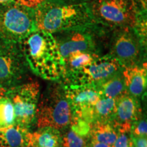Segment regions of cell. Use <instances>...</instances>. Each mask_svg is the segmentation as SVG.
Segmentation results:
<instances>
[{
    "instance_id": "cell-1",
    "label": "cell",
    "mask_w": 147,
    "mask_h": 147,
    "mask_svg": "<svg viewBox=\"0 0 147 147\" xmlns=\"http://www.w3.org/2000/svg\"><path fill=\"white\" fill-rule=\"evenodd\" d=\"M19 45L27 65L35 74L50 81L61 80L64 61L52 34L36 29Z\"/></svg>"
},
{
    "instance_id": "cell-2",
    "label": "cell",
    "mask_w": 147,
    "mask_h": 147,
    "mask_svg": "<svg viewBox=\"0 0 147 147\" xmlns=\"http://www.w3.org/2000/svg\"><path fill=\"white\" fill-rule=\"evenodd\" d=\"M36 29L51 34L97 23L89 2L60 4L44 1L34 10Z\"/></svg>"
},
{
    "instance_id": "cell-3",
    "label": "cell",
    "mask_w": 147,
    "mask_h": 147,
    "mask_svg": "<svg viewBox=\"0 0 147 147\" xmlns=\"http://www.w3.org/2000/svg\"><path fill=\"white\" fill-rule=\"evenodd\" d=\"M73 115L63 84L49 86L40 97L36 113L38 128L52 127L62 131L72 121Z\"/></svg>"
},
{
    "instance_id": "cell-4",
    "label": "cell",
    "mask_w": 147,
    "mask_h": 147,
    "mask_svg": "<svg viewBox=\"0 0 147 147\" xmlns=\"http://www.w3.org/2000/svg\"><path fill=\"white\" fill-rule=\"evenodd\" d=\"M112 30L94 23L53 34L64 59L71 53L84 51L100 55Z\"/></svg>"
},
{
    "instance_id": "cell-5",
    "label": "cell",
    "mask_w": 147,
    "mask_h": 147,
    "mask_svg": "<svg viewBox=\"0 0 147 147\" xmlns=\"http://www.w3.org/2000/svg\"><path fill=\"white\" fill-rule=\"evenodd\" d=\"M36 29L34 10L14 1L0 5V41L19 44Z\"/></svg>"
},
{
    "instance_id": "cell-6",
    "label": "cell",
    "mask_w": 147,
    "mask_h": 147,
    "mask_svg": "<svg viewBox=\"0 0 147 147\" xmlns=\"http://www.w3.org/2000/svg\"><path fill=\"white\" fill-rule=\"evenodd\" d=\"M109 38V54L117 59L123 68L145 63L146 47L133 27L114 29Z\"/></svg>"
},
{
    "instance_id": "cell-7",
    "label": "cell",
    "mask_w": 147,
    "mask_h": 147,
    "mask_svg": "<svg viewBox=\"0 0 147 147\" xmlns=\"http://www.w3.org/2000/svg\"><path fill=\"white\" fill-rule=\"evenodd\" d=\"M90 8L95 21L113 30L135 25V14L131 0H91Z\"/></svg>"
},
{
    "instance_id": "cell-8",
    "label": "cell",
    "mask_w": 147,
    "mask_h": 147,
    "mask_svg": "<svg viewBox=\"0 0 147 147\" xmlns=\"http://www.w3.org/2000/svg\"><path fill=\"white\" fill-rule=\"evenodd\" d=\"M5 96L13 105L16 123L30 128L36 122L40 84L38 82L18 84L7 89Z\"/></svg>"
},
{
    "instance_id": "cell-9",
    "label": "cell",
    "mask_w": 147,
    "mask_h": 147,
    "mask_svg": "<svg viewBox=\"0 0 147 147\" xmlns=\"http://www.w3.org/2000/svg\"><path fill=\"white\" fill-rule=\"evenodd\" d=\"M123 69L109 53L99 57L81 69L65 74L62 78L65 85H97Z\"/></svg>"
},
{
    "instance_id": "cell-10",
    "label": "cell",
    "mask_w": 147,
    "mask_h": 147,
    "mask_svg": "<svg viewBox=\"0 0 147 147\" xmlns=\"http://www.w3.org/2000/svg\"><path fill=\"white\" fill-rule=\"evenodd\" d=\"M27 66L19 44L0 41V88L7 90L19 84Z\"/></svg>"
},
{
    "instance_id": "cell-11",
    "label": "cell",
    "mask_w": 147,
    "mask_h": 147,
    "mask_svg": "<svg viewBox=\"0 0 147 147\" xmlns=\"http://www.w3.org/2000/svg\"><path fill=\"white\" fill-rule=\"evenodd\" d=\"M63 85L70 105L73 118L91 124V110L100 98L95 85Z\"/></svg>"
},
{
    "instance_id": "cell-12",
    "label": "cell",
    "mask_w": 147,
    "mask_h": 147,
    "mask_svg": "<svg viewBox=\"0 0 147 147\" xmlns=\"http://www.w3.org/2000/svg\"><path fill=\"white\" fill-rule=\"evenodd\" d=\"M142 117L139 99L127 92L116 99L115 112L111 121L119 132H130L133 123Z\"/></svg>"
},
{
    "instance_id": "cell-13",
    "label": "cell",
    "mask_w": 147,
    "mask_h": 147,
    "mask_svg": "<svg viewBox=\"0 0 147 147\" xmlns=\"http://www.w3.org/2000/svg\"><path fill=\"white\" fill-rule=\"evenodd\" d=\"M91 124L73 118L70 125L61 131L62 147H87L91 140Z\"/></svg>"
},
{
    "instance_id": "cell-14",
    "label": "cell",
    "mask_w": 147,
    "mask_h": 147,
    "mask_svg": "<svg viewBox=\"0 0 147 147\" xmlns=\"http://www.w3.org/2000/svg\"><path fill=\"white\" fill-rule=\"evenodd\" d=\"M127 93L137 99L142 96L146 89V63L123 69Z\"/></svg>"
},
{
    "instance_id": "cell-15",
    "label": "cell",
    "mask_w": 147,
    "mask_h": 147,
    "mask_svg": "<svg viewBox=\"0 0 147 147\" xmlns=\"http://www.w3.org/2000/svg\"><path fill=\"white\" fill-rule=\"evenodd\" d=\"M29 129L14 123L0 128V147H30Z\"/></svg>"
},
{
    "instance_id": "cell-16",
    "label": "cell",
    "mask_w": 147,
    "mask_h": 147,
    "mask_svg": "<svg viewBox=\"0 0 147 147\" xmlns=\"http://www.w3.org/2000/svg\"><path fill=\"white\" fill-rule=\"evenodd\" d=\"M30 147H62L61 131L48 127L38 128L31 132Z\"/></svg>"
},
{
    "instance_id": "cell-17",
    "label": "cell",
    "mask_w": 147,
    "mask_h": 147,
    "mask_svg": "<svg viewBox=\"0 0 147 147\" xmlns=\"http://www.w3.org/2000/svg\"><path fill=\"white\" fill-rule=\"evenodd\" d=\"M119 132L112 121L95 122L91 124V140L112 146L118 137Z\"/></svg>"
},
{
    "instance_id": "cell-18",
    "label": "cell",
    "mask_w": 147,
    "mask_h": 147,
    "mask_svg": "<svg viewBox=\"0 0 147 147\" xmlns=\"http://www.w3.org/2000/svg\"><path fill=\"white\" fill-rule=\"evenodd\" d=\"M122 71L95 85L100 97L117 99L127 92Z\"/></svg>"
},
{
    "instance_id": "cell-19",
    "label": "cell",
    "mask_w": 147,
    "mask_h": 147,
    "mask_svg": "<svg viewBox=\"0 0 147 147\" xmlns=\"http://www.w3.org/2000/svg\"><path fill=\"white\" fill-rule=\"evenodd\" d=\"M116 99L100 97L91 112V123L111 121L115 112Z\"/></svg>"
},
{
    "instance_id": "cell-20",
    "label": "cell",
    "mask_w": 147,
    "mask_h": 147,
    "mask_svg": "<svg viewBox=\"0 0 147 147\" xmlns=\"http://www.w3.org/2000/svg\"><path fill=\"white\" fill-rule=\"evenodd\" d=\"M101 55L96 53L84 52V51H76V52L70 53L67 57L63 59V76L65 74L81 69L82 67L89 65L93 61H95Z\"/></svg>"
},
{
    "instance_id": "cell-21",
    "label": "cell",
    "mask_w": 147,
    "mask_h": 147,
    "mask_svg": "<svg viewBox=\"0 0 147 147\" xmlns=\"http://www.w3.org/2000/svg\"><path fill=\"white\" fill-rule=\"evenodd\" d=\"M15 123L14 107L11 101L5 95L0 97V128Z\"/></svg>"
},
{
    "instance_id": "cell-22",
    "label": "cell",
    "mask_w": 147,
    "mask_h": 147,
    "mask_svg": "<svg viewBox=\"0 0 147 147\" xmlns=\"http://www.w3.org/2000/svg\"><path fill=\"white\" fill-rule=\"evenodd\" d=\"M130 134L133 137L146 138L147 122L146 117H142L133 123L131 127Z\"/></svg>"
},
{
    "instance_id": "cell-23",
    "label": "cell",
    "mask_w": 147,
    "mask_h": 147,
    "mask_svg": "<svg viewBox=\"0 0 147 147\" xmlns=\"http://www.w3.org/2000/svg\"><path fill=\"white\" fill-rule=\"evenodd\" d=\"M131 144L130 132H119L118 137L111 147H131Z\"/></svg>"
},
{
    "instance_id": "cell-24",
    "label": "cell",
    "mask_w": 147,
    "mask_h": 147,
    "mask_svg": "<svg viewBox=\"0 0 147 147\" xmlns=\"http://www.w3.org/2000/svg\"><path fill=\"white\" fill-rule=\"evenodd\" d=\"M45 0H14V2L33 10H35Z\"/></svg>"
},
{
    "instance_id": "cell-25",
    "label": "cell",
    "mask_w": 147,
    "mask_h": 147,
    "mask_svg": "<svg viewBox=\"0 0 147 147\" xmlns=\"http://www.w3.org/2000/svg\"><path fill=\"white\" fill-rule=\"evenodd\" d=\"M46 1L60 4H71V3H78L82 2H89L90 0H45Z\"/></svg>"
},
{
    "instance_id": "cell-26",
    "label": "cell",
    "mask_w": 147,
    "mask_h": 147,
    "mask_svg": "<svg viewBox=\"0 0 147 147\" xmlns=\"http://www.w3.org/2000/svg\"><path fill=\"white\" fill-rule=\"evenodd\" d=\"M131 140L134 147H147L146 138H138L131 136Z\"/></svg>"
},
{
    "instance_id": "cell-27",
    "label": "cell",
    "mask_w": 147,
    "mask_h": 147,
    "mask_svg": "<svg viewBox=\"0 0 147 147\" xmlns=\"http://www.w3.org/2000/svg\"><path fill=\"white\" fill-rule=\"evenodd\" d=\"M87 147H111V146L104 144V143L99 142H97V141H94L91 140Z\"/></svg>"
},
{
    "instance_id": "cell-28",
    "label": "cell",
    "mask_w": 147,
    "mask_h": 147,
    "mask_svg": "<svg viewBox=\"0 0 147 147\" xmlns=\"http://www.w3.org/2000/svg\"><path fill=\"white\" fill-rule=\"evenodd\" d=\"M14 0H0V5H4L13 2Z\"/></svg>"
},
{
    "instance_id": "cell-29",
    "label": "cell",
    "mask_w": 147,
    "mask_h": 147,
    "mask_svg": "<svg viewBox=\"0 0 147 147\" xmlns=\"http://www.w3.org/2000/svg\"><path fill=\"white\" fill-rule=\"evenodd\" d=\"M6 91H7L6 89H2V88H0V97L3 96V95H5Z\"/></svg>"
},
{
    "instance_id": "cell-30",
    "label": "cell",
    "mask_w": 147,
    "mask_h": 147,
    "mask_svg": "<svg viewBox=\"0 0 147 147\" xmlns=\"http://www.w3.org/2000/svg\"><path fill=\"white\" fill-rule=\"evenodd\" d=\"M131 147H134V145H133V142H132V144H131Z\"/></svg>"
}]
</instances>
